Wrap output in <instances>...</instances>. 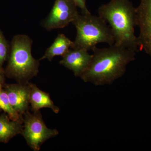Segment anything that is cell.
Returning a JSON list of instances; mask_svg holds the SVG:
<instances>
[{"label":"cell","mask_w":151,"mask_h":151,"mask_svg":"<svg viewBox=\"0 0 151 151\" xmlns=\"http://www.w3.org/2000/svg\"><path fill=\"white\" fill-rule=\"evenodd\" d=\"M33 41L28 36L22 35L14 38L8 71L19 84H27L37 75L40 60L32 54Z\"/></svg>","instance_id":"obj_4"},{"label":"cell","mask_w":151,"mask_h":151,"mask_svg":"<svg viewBox=\"0 0 151 151\" xmlns=\"http://www.w3.org/2000/svg\"><path fill=\"white\" fill-rule=\"evenodd\" d=\"M0 109L7 114L12 120H17L23 115H20L14 110L11 105L7 94L4 89L0 90Z\"/></svg>","instance_id":"obj_13"},{"label":"cell","mask_w":151,"mask_h":151,"mask_svg":"<svg viewBox=\"0 0 151 151\" xmlns=\"http://www.w3.org/2000/svg\"><path fill=\"white\" fill-rule=\"evenodd\" d=\"M62 58L60 64L72 70L76 77H80L89 66L92 55L83 49L71 48Z\"/></svg>","instance_id":"obj_8"},{"label":"cell","mask_w":151,"mask_h":151,"mask_svg":"<svg viewBox=\"0 0 151 151\" xmlns=\"http://www.w3.org/2000/svg\"><path fill=\"white\" fill-rule=\"evenodd\" d=\"M8 48L6 42L0 32V68L3 65L7 56Z\"/></svg>","instance_id":"obj_14"},{"label":"cell","mask_w":151,"mask_h":151,"mask_svg":"<svg viewBox=\"0 0 151 151\" xmlns=\"http://www.w3.org/2000/svg\"><path fill=\"white\" fill-rule=\"evenodd\" d=\"M32 112L27 111L23 115V128L21 134L32 150L39 151L45 142L56 137L59 132L55 129L47 127L40 111Z\"/></svg>","instance_id":"obj_5"},{"label":"cell","mask_w":151,"mask_h":151,"mask_svg":"<svg viewBox=\"0 0 151 151\" xmlns=\"http://www.w3.org/2000/svg\"><path fill=\"white\" fill-rule=\"evenodd\" d=\"M28 83L8 84L4 90L7 94L13 108L21 115L29 111V108Z\"/></svg>","instance_id":"obj_9"},{"label":"cell","mask_w":151,"mask_h":151,"mask_svg":"<svg viewBox=\"0 0 151 151\" xmlns=\"http://www.w3.org/2000/svg\"><path fill=\"white\" fill-rule=\"evenodd\" d=\"M98 12L111 28L114 44L138 51L137 37L134 31L136 8L129 0H111L100 6Z\"/></svg>","instance_id":"obj_2"},{"label":"cell","mask_w":151,"mask_h":151,"mask_svg":"<svg viewBox=\"0 0 151 151\" xmlns=\"http://www.w3.org/2000/svg\"><path fill=\"white\" fill-rule=\"evenodd\" d=\"M23 128V116L15 121L5 114L0 115V143H7L15 136L21 134Z\"/></svg>","instance_id":"obj_11"},{"label":"cell","mask_w":151,"mask_h":151,"mask_svg":"<svg viewBox=\"0 0 151 151\" xmlns=\"http://www.w3.org/2000/svg\"><path fill=\"white\" fill-rule=\"evenodd\" d=\"M28 85L29 104L32 111L35 112L42 108H48L56 114L59 113L60 108L55 105L49 93L41 90L35 84L29 82Z\"/></svg>","instance_id":"obj_10"},{"label":"cell","mask_w":151,"mask_h":151,"mask_svg":"<svg viewBox=\"0 0 151 151\" xmlns=\"http://www.w3.org/2000/svg\"><path fill=\"white\" fill-rule=\"evenodd\" d=\"M72 23L76 29V36L71 48L83 49L89 51L98 44L106 43L109 46L115 43L111 28L100 17L78 14Z\"/></svg>","instance_id":"obj_3"},{"label":"cell","mask_w":151,"mask_h":151,"mask_svg":"<svg viewBox=\"0 0 151 151\" xmlns=\"http://www.w3.org/2000/svg\"><path fill=\"white\" fill-rule=\"evenodd\" d=\"M73 46V42L70 40L63 34H59L51 46L46 50L40 60L47 59L51 61L56 56L64 55Z\"/></svg>","instance_id":"obj_12"},{"label":"cell","mask_w":151,"mask_h":151,"mask_svg":"<svg viewBox=\"0 0 151 151\" xmlns=\"http://www.w3.org/2000/svg\"><path fill=\"white\" fill-rule=\"evenodd\" d=\"M77 7L81 9L82 14H91L86 6V0H72Z\"/></svg>","instance_id":"obj_15"},{"label":"cell","mask_w":151,"mask_h":151,"mask_svg":"<svg viewBox=\"0 0 151 151\" xmlns=\"http://www.w3.org/2000/svg\"><path fill=\"white\" fill-rule=\"evenodd\" d=\"M2 78L1 74H0V90L2 89Z\"/></svg>","instance_id":"obj_16"},{"label":"cell","mask_w":151,"mask_h":151,"mask_svg":"<svg viewBox=\"0 0 151 151\" xmlns=\"http://www.w3.org/2000/svg\"><path fill=\"white\" fill-rule=\"evenodd\" d=\"M77 8L72 0H55L49 14L42 23L43 27L48 31L65 27L79 14Z\"/></svg>","instance_id":"obj_6"},{"label":"cell","mask_w":151,"mask_h":151,"mask_svg":"<svg viewBox=\"0 0 151 151\" xmlns=\"http://www.w3.org/2000/svg\"><path fill=\"white\" fill-rule=\"evenodd\" d=\"M1 109H0V113H1Z\"/></svg>","instance_id":"obj_17"},{"label":"cell","mask_w":151,"mask_h":151,"mask_svg":"<svg viewBox=\"0 0 151 151\" xmlns=\"http://www.w3.org/2000/svg\"><path fill=\"white\" fill-rule=\"evenodd\" d=\"M92 50L91 62L80 77L95 86L113 84L125 74L127 65L135 59L136 52L115 44L105 48L95 47Z\"/></svg>","instance_id":"obj_1"},{"label":"cell","mask_w":151,"mask_h":151,"mask_svg":"<svg viewBox=\"0 0 151 151\" xmlns=\"http://www.w3.org/2000/svg\"><path fill=\"white\" fill-rule=\"evenodd\" d=\"M136 19L139 29L138 47L151 57V0H141L136 8Z\"/></svg>","instance_id":"obj_7"}]
</instances>
